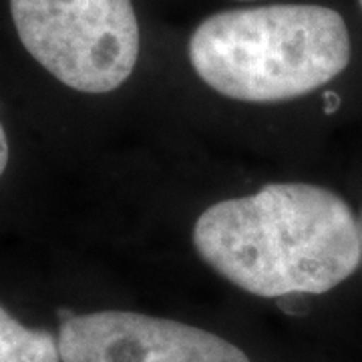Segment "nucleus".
Instances as JSON below:
<instances>
[{
  "label": "nucleus",
  "instance_id": "nucleus-1",
  "mask_svg": "<svg viewBox=\"0 0 362 362\" xmlns=\"http://www.w3.org/2000/svg\"><path fill=\"white\" fill-rule=\"evenodd\" d=\"M194 246L220 276L262 298L324 294L362 262L349 204L310 183H268L207 207Z\"/></svg>",
  "mask_w": 362,
  "mask_h": 362
},
{
  "label": "nucleus",
  "instance_id": "nucleus-2",
  "mask_svg": "<svg viewBox=\"0 0 362 362\" xmlns=\"http://www.w3.org/2000/svg\"><path fill=\"white\" fill-rule=\"evenodd\" d=\"M344 18L318 4H268L207 16L189 61L211 89L246 103L288 101L337 78L350 63Z\"/></svg>",
  "mask_w": 362,
  "mask_h": 362
},
{
  "label": "nucleus",
  "instance_id": "nucleus-3",
  "mask_svg": "<svg viewBox=\"0 0 362 362\" xmlns=\"http://www.w3.org/2000/svg\"><path fill=\"white\" fill-rule=\"evenodd\" d=\"M18 39L63 85L109 93L139 59V25L131 0H11Z\"/></svg>",
  "mask_w": 362,
  "mask_h": 362
},
{
  "label": "nucleus",
  "instance_id": "nucleus-4",
  "mask_svg": "<svg viewBox=\"0 0 362 362\" xmlns=\"http://www.w3.org/2000/svg\"><path fill=\"white\" fill-rule=\"evenodd\" d=\"M59 352L63 362H250L244 350L207 330L119 310L61 320Z\"/></svg>",
  "mask_w": 362,
  "mask_h": 362
},
{
  "label": "nucleus",
  "instance_id": "nucleus-5",
  "mask_svg": "<svg viewBox=\"0 0 362 362\" xmlns=\"http://www.w3.org/2000/svg\"><path fill=\"white\" fill-rule=\"evenodd\" d=\"M0 362H61L59 340L26 328L0 306Z\"/></svg>",
  "mask_w": 362,
  "mask_h": 362
},
{
  "label": "nucleus",
  "instance_id": "nucleus-6",
  "mask_svg": "<svg viewBox=\"0 0 362 362\" xmlns=\"http://www.w3.org/2000/svg\"><path fill=\"white\" fill-rule=\"evenodd\" d=\"M6 163H8V141H6V133H4V127L0 125V177L6 169Z\"/></svg>",
  "mask_w": 362,
  "mask_h": 362
},
{
  "label": "nucleus",
  "instance_id": "nucleus-7",
  "mask_svg": "<svg viewBox=\"0 0 362 362\" xmlns=\"http://www.w3.org/2000/svg\"><path fill=\"white\" fill-rule=\"evenodd\" d=\"M324 105H326V107H324L326 113H334L338 109V105H340V97H338L337 93H330V90H328V93L324 95Z\"/></svg>",
  "mask_w": 362,
  "mask_h": 362
},
{
  "label": "nucleus",
  "instance_id": "nucleus-8",
  "mask_svg": "<svg viewBox=\"0 0 362 362\" xmlns=\"http://www.w3.org/2000/svg\"><path fill=\"white\" fill-rule=\"evenodd\" d=\"M358 221V238H361V254H362V209H361V216L356 218Z\"/></svg>",
  "mask_w": 362,
  "mask_h": 362
},
{
  "label": "nucleus",
  "instance_id": "nucleus-9",
  "mask_svg": "<svg viewBox=\"0 0 362 362\" xmlns=\"http://www.w3.org/2000/svg\"><path fill=\"white\" fill-rule=\"evenodd\" d=\"M235 2H254V0H235Z\"/></svg>",
  "mask_w": 362,
  "mask_h": 362
},
{
  "label": "nucleus",
  "instance_id": "nucleus-10",
  "mask_svg": "<svg viewBox=\"0 0 362 362\" xmlns=\"http://www.w3.org/2000/svg\"><path fill=\"white\" fill-rule=\"evenodd\" d=\"M361 6H362V0H361Z\"/></svg>",
  "mask_w": 362,
  "mask_h": 362
}]
</instances>
